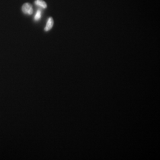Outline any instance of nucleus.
Wrapping results in <instances>:
<instances>
[{
    "mask_svg": "<svg viewBox=\"0 0 160 160\" xmlns=\"http://www.w3.org/2000/svg\"><path fill=\"white\" fill-rule=\"evenodd\" d=\"M41 17H42V11L41 10L39 9L34 16V20L35 21H38L40 20Z\"/></svg>",
    "mask_w": 160,
    "mask_h": 160,
    "instance_id": "4",
    "label": "nucleus"
},
{
    "mask_svg": "<svg viewBox=\"0 0 160 160\" xmlns=\"http://www.w3.org/2000/svg\"><path fill=\"white\" fill-rule=\"evenodd\" d=\"M53 23L54 22H53V18L52 17H49L46 23V26L45 28V31H46V32L49 31L52 28V27L53 26Z\"/></svg>",
    "mask_w": 160,
    "mask_h": 160,
    "instance_id": "2",
    "label": "nucleus"
},
{
    "mask_svg": "<svg viewBox=\"0 0 160 160\" xmlns=\"http://www.w3.org/2000/svg\"><path fill=\"white\" fill-rule=\"evenodd\" d=\"M22 12L26 14L32 15L33 12V7L30 3H25L22 6Z\"/></svg>",
    "mask_w": 160,
    "mask_h": 160,
    "instance_id": "1",
    "label": "nucleus"
},
{
    "mask_svg": "<svg viewBox=\"0 0 160 160\" xmlns=\"http://www.w3.org/2000/svg\"><path fill=\"white\" fill-rule=\"evenodd\" d=\"M34 4L36 6H39L42 8H46L47 7V4L46 2L43 0H36L34 1Z\"/></svg>",
    "mask_w": 160,
    "mask_h": 160,
    "instance_id": "3",
    "label": "nucleus"
}]
</instances>
